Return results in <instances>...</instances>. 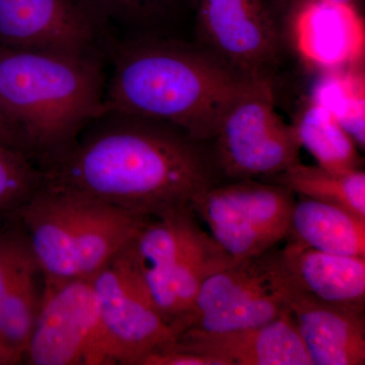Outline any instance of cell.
Returning a JSON list of instances; mask_svg holds the SVG:
<instances>
[{
  "instance_id": "cell-14",
  "label": "cell",
  "mask_w": 365,
  "mask_h": 365,
  "mask_svg": "<svg viewBox=\"0 0 365 365\" xmlns=\"http://www.w3.org/2000/svg\"><path fill=\"white\" fill-rule=\"evenodd\" d=\"M285 33L307 61L324 69L359 66L364 32L354 6L321 1L297 14Z\"/></svg>"
},
{
  "instance_id": "cell-19",
  "label": "cell",
  "mask_w": 365,
  "mask_h": 365,
  "mask_svg": "<svg viewBox=\"0 0 365 365\" xmlns=\"http://www.w3.org/2000/svg\"><path fill=\"white\" fill-rule=\"evenodd\" d=\"M265 181L281 185L294 195L333 204L365 218L364 170H334L299 162Z\"/></svg>"
},
{
  "instance_id": "cell-23",
  "label": "cell",
  "mask_w": 365,
  "mask_h": 365,
  "mask_svg": "<svg viewBox=\"0 0 365 365\" xmlns=\"http://www.w3.org/2000/svg\"><path fill=\"white\" fill-rule=\"evenodd\" d=\"M43 184L44 175L32 158L0 144V220L18 215Z\"/></svg>"
},
{
  "instance_id": "cell-10",
  "label": "cell",
  "mask_w": 365,
  "mask_h": 365,
  "mask_svg": "<svg viewBox=\"0 0 365 365\" xmlns=\"http://www.w3.org/2000/svg\"><path fill=\"white\" fill-rule=\"evenodd\" d=\"M197 42L254 79L273 81L283 35L263 0H189Z\"/></svg>"
},
{
  "instance_id": "cell-25",
  "label": "cell",
  "mask_w": 365,
  "mask_h": 365,
  "mask_svg": "<svg viewBox=\"0 0 365 365\" xmlns=\"http://www.w3.org/2000/svg\"><path fill=\"white\" fill-rule=\"evenodd\" d=\"M137 365H222L213 357L182 349L174 342L148 353Z\"/></svg>"
},
{
  "instance_id": "cell-4",
  "label": "cell",
  "mask_w": 365,
  "mask_h": 365,
  "mask_svg": "<svg viewBox=\"0 0 365 365\" xmlns=\"http://www.w3.org/2000/svg\"><path fill=\"white\" fill-rule=\"evenodd\" d=\"M16 216L45 281L90 279L151 218L46 184Z\"/></svg>"
},
{
  "instance_id": "cell-5",
  "label": "cell",
  "mask_w": 365,
  "mask_h": 365,
  "mask_svg": "<svg viewBox=\"0 0 365 365\" xmlns=\"http://www.w3.org/2000/svg\"><path fill=\"white\" fill-rule=\"evenodd\" d=\"M294 285L282 249L232 261L205 281L182 321V334L227 332L267 324L288 309Z\"/></svg>"
},
{
  "instance_id": "cell-17",
  "label": "cell",
  "mask_w": 365,
  "mask_h": 365,
  "mask_svg": "<svg viewBox=\"0 0 365 365\" xmlns=\"http://www.w3.org/2000/svg\"><path fill=\"white\" fill-rule=\"evenodd\" d=\"M288 239L325 253L365 257V218L300 197L292 209Z\"/></svg>"
},
{
  "instance_id": "cell-22",
  "label": "cell",
  "mask_w": 365,
  "mask_h": 365,
  "mask_svg": "<svg viewBox=\"0 0 365 365\" xmlns=\"http://www.w3.org/2000/svg\"><path fill=\"white\" fill-rule=\"evenodd\" d=\"M95 2L115 38L118 30L127 33L124 37L160 34L182 9L189 6V0H95Z\"/></svg>"
},
{
  "instance_id": "cell-6",
  "label": "cell",
  "mask_w": 365,
  "mask_h": 365,
  "mask_svg": "<svg viewBox=\"0 0 365 365\" xmlns=\"http://www.w3.org/2000/svg\"><path fill=\"white\" fill-rule=\"evenodd\" d=\"M275 108L273 81L264 79L228 110L209 141L223 181L266 180L300 162L297 132Z\"/></svg>"
},
{
  "instance_id": "cell-16",
  "label": "cell",
  "mask_w": 365,
  "mask_h": 365,
  "mask_svg": "<svg viewBox=\"0 0 365 365\" xmlns=\"http://www.w3.org/2000/svg\"><path fill=\"white\" fill-rule=\"evenodd\" d=\"M235 261L198 222L190 232L168 282L160 314L182 334V324L211 275Z\"/></svg>"
},
{
  "instance_id": "cell-12",
  "label": "cell",
  "mask_w": 365,
  "mask_h": 365,
  "mask_svg": "<svg viewBox=\"0 0 365 365\" xmlns=\"http://www.w3.org/2000/svg\"><path fill=\"white\" fill-rule=\"evenodd\" d=\"M174 344L213 357L222 365H312L289 309L253 328L218 333L185 331Z\"/></svg>"
},
{
  "instance_id": "cell-13",
  "label": "cell",
  "mask_w": 365,
  "mask_h": 365,
  "mask_svg": "<svg viewBox=\"0 0 365 365\" xmlns=\"http://www.w3.org/2000/svg\"><path fill=\"white\" fill-rule=\"evenodd\" d=\"M287 307L312 365L365 364L364 306L325 302L294 284Z\"/></svg>"
},
{
  "instance_id": "cell-20",
  "label": "cell",
  "mask_w": 365,
  "mask_h": 365,
  "mask_svg": "<svg viewBox=\"0 0 365 365\" xmlns=\"http://www.w3.org/2000/svg\"><path fill=\"white\" fill-rule=\"evenodd\" d=\"M39 266L31 255L21 266L0 309V349L11 364L25 359L26 347L39 312Z\"/></svg>"
},
{
  "instance_id": "cell-2",
  "label": "cell",
  "mask_w": 365,
  "mask_h": 365,
  "mask_svg": "<svg viewBox=\"0 0 365 365\" xmlns=\"http://www.w3.org/2000/svg\"><path fill=\"white\" fill-rule=\"evenodd\" d=\"M108 67L106 110L168 122L208 143L237 98L264 81L198 42L155 33L115 39Z\"/></svg>"
},
{
  "instance_id": "cell-3",
  "label": "cell",
  "mask_w": 365,
  "mask_h": 365,
  "mask_svg": "<svg viewBox=\"0 0 365 365\" xmlns=\"http://www.w3.org/2000/svg\"><path fill=\"white\" fill-rule=\"evenodd\" d=\"M108 58L0 48V98L39 165L106 111Z\"/></svg>"
},
{
  "instance_id": "cell-8",
  "label": "cell",
  "mask_w": 365,
  "mask_h": 365,
  "mask_svg": "<svg viewBox=\"0 0 365 365\" xmlns=\"http://www.w3.org/2000/svg\"><path fill=\"white\" fill-rule=\"evenodd\" d=\"M91 279L100 311L96 365H137L148 353L179 339L123 251Z\"/></svg>"
},
{
  "instance_id": "cell-27",
  "label": "cell",
  "mask_w": 365,
  "mask_h": 365,
  "mask_svg": "<svg viewBox=\"0 0 365 365\" xmlns=\"http://www.w3.org/2000/svg\"><path fill=\"white\" fill-rule=\"evenodd\" d=\"M0 144H4V145L14 148V150L24 151L29 155L20 129L6 112V108L2 104L1 98H0Z\"/></svg>"
},
{
  "instance_id": "cell-21",
  "label": "cell",
  "mask_w": 365,
  "mask_h": 365,
  "mask_svg": "<svg viewBox=\"0 0 365 365\" xmlns=\"http://www.w3.org/2000/svg\"><path fill=\"white\" fill-rule=\"evenodd\" d=\"M312 98L330 110L356 145L364 148V76L360 69H327Z\"/></svg>"
},
{
  "instance_id": "cell-9",
  "label": "cell",
  "mask_w": 365,
  "mask_h": 365,
  "mask_svg": "<svg viewBox=\"0 0 365 365\" xmlns=\"http://www.w3.org/2000/svg\"><path fill=\"white\" fill-rule=\"evenodd\" d=\"M114 40L95 0H0V48L108 58Z\"/></svg>"
},
{
  "instance_id": "cell-7",
  "label": "cell",
  "mask_w": 365,
  "mask_h": 365,
  "mask_svg": "<svg viewBox=\"0 0 365 365\" xmlns=\"http://www.w3.org/2000/svg\"><path fill=\"white\" fill-rule=\"evenodd\" d=\"M295 201L281 185L244 179L218 182L197 197L192 208L220 248L241 260L287 239Z\"/></svg>"
},
{
  "instance_id": "cell-11",
  "label": "cell",
  "mask_w": 365,
  "mask_h": 365,
  "mask_svg": "<svg viewBox=\"0 0 365 365\" xmlns=\"http://www.w3.org/2000/svg\"><path fill=\"white\" fill-rule=\"evenodd\" d=\"M100 311L91 279L45 281L24 361L96 365Z\"/></svg>"
},
{
  "instance_id": "cell-1",
  "label": "cell",
  "mask_w": 365,
  "mask_h": 365,
  "mask_svg": "<svg viewBox=\"0 0 365 365\" xmlns=\"http://www.w3.org/2000/svg\"><path fill=\"white\" fill-rule=\"evenodd\" d=\"M38 167L46 185L148 217L192 207L223 181L208 141L168 122L112 110Z\"/></svg>"
},
{
  "instance_id": "cell-28",
  "label": "cell",
  "mask_w": 365,
  "mask_h": 365,
  "mask_svg": "<svg viewBox=\"0 0 365 365\" xmlns=\"http://www.w3.org/2000/svg\"><path fill=\"white\" fill-rule=\"evenodd\" d=\"M11 362L7 359L6 355L2 353L1 350H0V365H9Z\"/></svg>"
},
{
  "instance_id": "cell-15",
  "label": "cell",
  "mask_w": 365,
  "mask_h": 365,
  "mask_svg": "<svg viewBox=\"0 0 365 365\" xmlns=\"http://www.w3.org/2000/svg\"><path fill=\"white\" fill-rule=\"evenodd\" d=\"M282 252L299 289L333 304L364 306L365 257L325 253L292 241Z\"/></svg>"
},
{
  "instance_id": "cell-24",
  "label": "cell",
  "mask_w": 365,
  "mask_h": 365,
  "mask_svg": "<svg viewBox=\"0 0 365 365\" xmlns=\"http://www.w3.org/2000/svg\"><path fill=\"white\" fill-rule=\"evenodd\" d=\"M6 223L0 227V309L14 277L32 255L25 228L18 216L9 218Z\"/></svg>"
},
{
  "instance_id": "cell-26",
  "label": "cell",
  "mask_w": 365,
  "mask_h": 365,
  "mask_svg": "<svg viewBox=\"0 0 365 365\" xmlns=\"http://www.w3.org/2000/svg\"><path fill=\"white\" fill-rule=\"evenodd\" d=\"M321 1L335 2L355 7L359 0H273L269 9L283 34L297 14L302 13L306 7Z\"/></svg>"
},
{
  "instance_id": "cell-18",
  "label": "cell",
  "mask_w": 365,
  "mask_h": 365,
  "mask_svg": "<svg viewBox=\"0 0 365 365\" xmlns=\"http://www.w3.org/2000/svg\"><path fill=\"white\" fill-rule=\"evenodd\" d=\"M300 145L326 169H361L356 143L330 110L313 98L304 103L295 116L294 125Z\"/></svg>"
}]
</instances>
